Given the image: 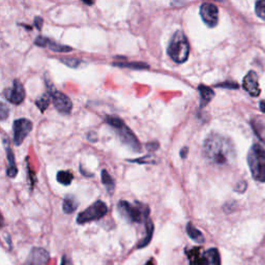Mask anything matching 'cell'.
I'll use <instances>...</instances> for the list:
<instances>
[{
  "label": "cell",
  "instance_id": "obj_1",
  "mask_svg": "<svg viewBox=\"0 0 265 265\" xmlns=\"http://www.w3.org/2000/svg\"><path fill=\"white\" fill-rule=\"evenodd\" d=\"M203 154L206 160L216 166L230 165L236 156L232 141L219 133H211L203 143Z\"/></svg>",
  "mask_w": 265,
  "mask_h": 265
},
{
  "label": "cell",
  "instance_id": "obj_2",
  "mask_svg": "<svg viewBox=\"0 0 265 265\" xmlns=\"http://www.w3.org/2000/svg\"><path fill=\"white\" fill-rule=\"evenodd\" d=\"M170 58L176 63H184L190 55V44L186 34L182 30H178L170 40L167 48Z\"/></svg>",
  "mask_w": 265,
  "mask_h": 265
},
{
  "label": "cell",
  "instance_id": "obj_3",
  "mask_svg": "<svg viewBox=\"0 0 265 265\" xmlns=\"http://www.w3.org/2000/svg\"><path fill=\"white\" fill-rule=\"evenodd\" d=\"M105 119L106 122L115 130V132L117 133L118 137L120 138L123 143L129 146L135 152L141 151V145L139 143L138 139L136 138L134 133L129 129L126 123L122 121V119H120L117 116H106Z\"/></svg>",
  "mask_w": 265,
  "mask_h": 265
},
{
  "label": "cell",
  "instance_id": "obj_4",
  "mask_svg": "<svg viewBox=\"0 0 265 265\" xmlns=\"http://www.w3.org/2000/svg\"><path fill=\"white\" fill-rule=\"evenodd\" d=\"M118 213L131 223L146 222L149 216V208L142 203H130L128 201H120L118 203Z\"/></svg>",
  "mask_w": 265,
  "mask_h": 265
},
{
  "label": "cell",
  "instance_id": "obj_5",
  "mask_svg": "<svg viewBox=\"0 0 265 265\" xmlns=\"http://www.w3.org/2000/svg\"><path fill=\"white\" fill-rule=\"evenodd\" d=\"M248 164L253 179L260 183H265V149L254 144L248 153Z\"/></svg>",
  "mask_w": 265,
  "mask_h": 265
},
{
  "label": "cell",
  "instance_id": "obj_6",
  "mask_svg": "<svg viewBox=\"0 0 265 265\" xmlns=\"http://www.w3.org/2000/svg\"><path fill=\"white\" fill-rule=\"evenodd\" d=\"M107 213H108L107 205H106L103 201L99 200L78 215L77 223L83 225L88 222L98 221L104 218L106 215H107Z\"/></svg>",
  "mask_w": 265,
  "mask_h": 265
},
{
  "label": "cell",
  "instance_id": "obj_7",
  "mask_svg": "<svg viewBox=\"0 0 265 265\" xmlns=\"http://www.w3.org/2000/svg\"><path fill=\"white\" fill-rule=\"evenodd\" d=\"M47 88H48V94L56 110L64 115L69 114L73 109V103L69 100V98L64 94H62L61 92L57 91L50 82H47Z\"/></svg>",
  "mask_w": 265,
  "mask_h": 265
},
{
  "label": "cell",
  "instance_id": "obj_8",
  "mask_svg": "<svg viewBox=\"0 0 265 265\" xmlns=\"http://www.w3.org/2000/svg\"><path fill=\"white\" fill-rule=\"evenodd\" d=\"M32 130V122L26 118H19L14 121V142L16 145H21L24 139Z\"/></svg>",
  "mask_w": 265,
  "mask_h": 265
},
{
  "label": "cell",
  "instance_id": "obj_9",
  "mask_svg": "<svg viewBox=\"0 0 265 265\" xmlns=\"http://www.w3.org/2000/svg\"><path fill=\"white\" fill-rule=\"evenodd\" d=\"M202 21L210 28L216 27L219 22V9L214 4L204 3L200 7Z\"/></svg>",
  "mask_w": 265,
  "mask_h": 265
},
{
  "label": "cell",
  "instance_id": "obj_10",
  "mask_svg": "<svg viewBox=\"0 0 265 265\" xmlns=\"http://www.w3.org/2000/svg\"><path fill=\"white\" fill-rule=\"evenodd\" d=\"M25 90L19 80H15L13 86L5 92V98L14 105H20L25 99Z\"/></svg>",
  "mask_w": 265,
  "mask_h": 265
},
{
  "label": "cell",
  "instance_id": "obj_11",
  "mask_svg": "<svg viewBox=\"0 0 265 265\" xmlns=\"http://www.w3.org/2000/svg\"><path fill=\"white\" fill-rule=\"evenodd\" d=\"M242 87L243 90L252 97H258L260 95L261 90L258 84V76L253 70L249 72L243 78Z\"/></svg>",
  "mask_w": 265,
  "mask_h": 265
},
{
  "label": "cell",
  "instance_id": "obj_12",
  "mask_svg": "<svg viewBox=\"0 0 265 265\" xmlns=\"http://www.w3.org/2000/svg\"><path fill=\"white\" fill-rule=\"evenodd\" d=\"M49 253L42 248H33L26 261V265H46L49 262Z\"/></svg>",
  "mask_w": 265,
  "mask_h": 265
},
{
  "label": "cell",
  "instance_id": "obj_13",
  "mask_svg": "<svg viewBox=\"0 0 265 265\" xmlns=\"http://www.w3.org/2000/svg\"><path fill=\"white\" fill-rule=\"evenodd\" d=\"M34 44L39 46V47H43V48H48L53 52H60V53H65V52H70L73 49L68 47V46H64L61 44H57L54 41H52L48 38H44V37H38L34 41Z\"/></svg>",
  "mask_w": 265,
  "mask_h": 265
},
{
  "label": "cell",
  "instance_id": "obj_14",
  "mask_svg": "<svg viewBox=\"0 0 265 265\" xmlns=\"http://www.w3.org/2000/svg\"><path fill=\"white\" fill-rule=\"evenodd\" d=\"M200 265H221V258L219 251L215 248L207 250L202 255Z\"/></svg>",
  "mask_w": 265,
  "mask_h": 265
},
{
  "label": "cell",
  "instance_id": "obj_15",
  "mask_svg": "<svg viewBox=\"0 0 265 265\" xmlns=\"http://www.w3.org/2000/svg\"><path fill=\"white\" fill-rule=\"evenodd\" d=\"M198 91L200 94V108H204L205 106H207L210 103V101L214 99L215 92L211 90L210 87H207L203 84L199 85Z\"/></svg>",
  "mask_w": 265,
  "mask_h": 265
},
{
  "label": "cell",
  "instance_id": "obj_16",
  "mask_svg": "<svg viewBox=\"0 0 265 265\" xmlns=\"http://www.w3.org/2000/svg\"><path fill=\"white\" fill-rule=\"evenodd\" d=\"M5 144H6V151L8 154V162H9V167L7 170V174L9 178H15L18 173V169L16 167V163H15V157H14V152L9 144V142L7 140H5Z\"/></svg>",
  "mask_w": 265,
  "mask_h": 265
},
{
  "label": "cell",
  "instance_id": "obj_17",
  "mask_svg": "<svg viewBox=\"0 0 265 265\" xmlns=\"http://www.w3.org/2000/svg\"><path fill=\"white\" fill-rule=\"evenodd\" d=\"M187 233L191 239H193L197 243H203L205 240L201 231H199L197 228H195V226H194L192 223H189L187 225Z\"/></svg>",
  "mask_w": 265,
  "mask_h": 265
},
{
  "label": "cell",
  "instance_id": "obj_18",
  "mask_svg": "<svg viewBox=\"0 0 265 265\" xmlns=\"http://www.w3.org/2000/svg\"><path fill=\"white\" fill-rule=\"evenodd\" d=\"M77 207H78V202L74 196L68 195L63 199L62 209L64 214H73L77 209Z\"/></svg>",
  "mask_w": 265,
  "mask_h": 265
},
{
  "label": "cell",
  "instance_id": "obj_19",
  "mask_svg": "<svg viewBox=\"0 0 265 265\" xmlns=\"http://www.w3.org/2000/svg\"><path fill=\"white\" fill-rule=\"evenodd\" d=\"M145 228H146V234H145V237L141 240L138 244V249H141V248H144V246H146L147 244H149L151 238H152V234H153V223L150 219H148L146 221V224H145Z\"/></svg>",
  "mask_w": 265,
  "mask_h": 265
},
{
  "label": "cell",
  "instance_id": "obj_20",
  "mask_svg": "<svg viewBox=\"0 0 265 265\" xmlns=\"http://www.w3.org/2000/svg\"><path fill=\"white\" fill-rule=\"evenodd\" d=\"M102 183L109 194H113L115 190V182L112 179V176L106 170L102 171Z\"/></svg>",
  "mask_w": 265,
  "mask_h": 265
},
{
  "label": "cell",
  "instance_id": "obj_21",
  "mask_svg": "<svg viewBox=\"0 0 265 265\" xmlns=\"http://www.w3.org/2000/svg\"><path fill=\"white\" fill-rule=\"evenodd\" d=\"M57 182L63 186H69L72 184L74 176L69 171H59L57 173Z\"/></svg>",
  "mask_w": 265,
  "mask_h": 265
},
{
  "label": "cell",
  "instance_id": "obj_22",
  "mask_svg": "<svg viewBox=\"0 0 265 265\" xmlns=\"http://www.w3.org/2000/svg\"><path fill=\"white\" fill-rule=\"evenodd\" d=\"M50 101H51V98H50L49 94H45L42 97H40L37 101H35V105L38 106V108L40 109L41 112H45L46 109L49 107Z\"/></svg>",
  "mask_w": 265,
  "mask_h": 265
},
{
  "label": "cell",
  "instance_id": "obj_23",
  "mask_svg": "<svg viewBox=\"0 0 265 265\" xmlns=\"http://www.w3.org/2000/svg\"><path fill=\"white\" fill-rule=\"evenodd\" d=\"M113 65L118 66V67H130V68H137V69H141V68H148L149 65L143 62H114Z\"/></svg>",
  "mask_w": 265,
  "mask_h": 265
},
{
  "label": "cell",
  "instance_id": "obj_24",
  "mask_svg": "<svg viewBox=\"0 0 265 265\" xmlns=\"http://www.w3.org/2000/svg\"><path fill=\"white\" fill-rule=\"evenodd\" d=\"M255 12L259 18L265 21V0H260L256 3Z\"/></svg>",
  "mask_w": 265,
  "mask_h": 265
},
{
  "label": "cell",
  "instance_id": "obj_25",
  "mask_svg": "<svg viewBox=\"0 0 265 265\" xmlns=\"http://www.w3.org/2000/svg\"><path fill=\"white\" fill-rule=\"evenodd\" d=\"M61 62H63L64 64L70 67H77L81 63V60L77 58H66V59H61Z\"/></svg>",
  "mask_w": 265,
  "mask_h": 265
},
{
  "label": "cell",
  "instance_id": "obj_26",
  "mask_svg": "<svg viewBox=\"0 0 265 265\" xmlns=\"http://www.w3.org/2000/svg\"><path fill=\"white\" fill-rule=\"evenodd\" d=\"M217 87H222V88H229V90H237L238 84L235 82H223L220 84L216 85Z\"/></svg>",
  "mask_w": 265,
  "mask_h": 265
},
{
  "label": "cell",
  "instance_id": "obj_27",
  "mask_svg": "<svg viewBox=\"0 0 265 265\" xmlns=\"http://www.w3.org/2000/svg\"><path fill=\"white\" fill-rule=\"evenodd\" d=\"M9 115V109L5 104H2V108H0V116H2V120H5L7 116Z\"/></svg>",
  "mask_w": 265,
  "mask_h": 265
},
{
  "label": "cell",
  "instance_id": "obj_28",
  "mask_svg": "<svg viewBox=\"0 0 265 265\" xmlns=\"http://www.w3.org/2000/svg\"><path fill=\"white\" fill-rule=\"evenodd\" d=\"M158 147H160V144H158V142H156V141H152V142H149L146 144V148L150 151H154Z\"/></svg>",
  "mask_w": 265,
  "mask_h": 265
},
{
  "label": "cell",
  "instance_id": "obj_29",
  "mask_svg": "<svg viewBox=\"0 0 265 265\" xmlns=\"http://www.w3.org/2000/svg\"><path fill=\"white\" fill-rule=\"evenodd\" d=\"M34 25L37 26V28L40 30L42 29V26H43V19L41 17H37L35 18V20H34Z\"/></svg>",
  "mask_w": 265,
  "mask_h": 265
},
{
  "label": "cell",
  "instance_id": "obj_30",
  "mask_svg": "<svg viewBox=\"0 0 265 265\" xmlns=\"http://www.w3.org/2000/svg\"><path fill=\"white\" fill-rule=\"evenodd\" d=\"M245 188H246V184H245V182H240V183L237 185V187L235 188V190H236L237 192H239V193H242V192L245 191Z\"/></svg>",
  "mask_w": 265,
  "mask_h": 265
},
{
  "label": "cell",
  "instance_id": "obj_31",
  "mask_svg": "<svg viewBox=\"0 0 265 265\" xmlns=\"http://www.w3.org/2000/svg\"><path fill=\"white\" fill-rule=\"evenodd\" d=\"M60 265H73V263H72V261H70V259L67 256H63Z\"/></svg>",
  "mask_w": 265,
  "mask_h": 265
},
{
  "label": "cell",
  "instance_id": "obj_32",
  "mask_svg": "<svg viewBox=\"0 0 265 265\" xmlns=\"http://www.w3.org/2000/svg\"><path fill=\"white\" fill-rule=\"evenodd\" d=\"M188 152H189V148L188 147H184L181 150V156H182V158H186L187 155H188Z\"/></svg>",
  "mask_w": 265,
  "mask_h": 265
},
{
  "label": "cell",
  "instance_id": "obj_33",
  "mask_svg": "<svg viewBox=\"0 0 265 265\" xmlns=\"http://www.w3.org/2000/svg\"><path fill=\"white\" fill-rule=\"evenodd\" d=\"M259 107H260V110H261L263 113H265V101H261V102L259 103Z\"/></svg>",
  "mask_w": 265,
  "mask_h": 265
},
{
  "label": "cell",
  "instance_id": "obj_34",
  "mask_svg": "<svg viewBox=\"0 0 265 265\" xmlns=\"http://www.w3.org/2000/svg\"><path fill=\"white\" fill-rule=\"evenodd\" d=\"M145 265H154V262H153V259H150L147 261V263Z\"/></svg>",
  "mask_w": 265,
  "mask_h": 265
}]
</instances>
